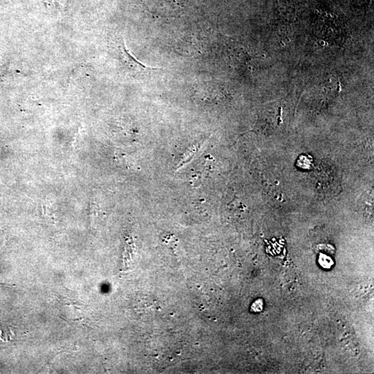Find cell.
<instances>
[{"instance_id":"6da1fadb","label":"cell","mask_w":374,"mask_h":374,"mask_svg":"<svg viewBox=\"0 0 374 374\" xmlns=\"http://www.w3.org/2000/svg\"><path fill=\"white\" fill-rule=\"evenodd\" d=\"M319 262L320 263L321 266L324 268H331V266L333 265V262L332 261L331 259L324 255H322L319 257Z\"/></svg>"}]
</instances>
